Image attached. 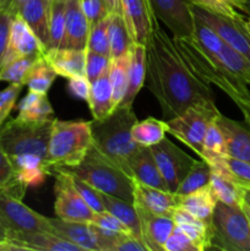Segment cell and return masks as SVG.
<instances>
[{
    "label": "cell",
    "mask_w": 250,
    "mask_h": 251,
    "mask_svg": "<svg viewBox=\"0 0 250 251\" xmlns=\"http://www.w3.org/2000/svg\"><path fill=\"white\" fill-rule=\"evenodd\" d=\"M147 87L169 120L190 107L217 108L211 85L194 75L175 47L173 37L154 25L146 44Z\"/></svg>",
    "instance_id": "obj_1"
},
{
    "label": "cell",
    "mask_w": 250,
    "mask_h": 251,
    "mask_svg": "<svg viewBox=\"0 0 250 251\" xmlns=\"http://www.w3.org/2000/svg\"><path fill=\"white\" fill-rule=\"evenodd\" d=\"M184 63L203 82L217 86L222 90L244 115L245 123L250 126V88L247 83L233 76L225 70L215 56L210 55L201 48L194 37L191 38H175L173 37Z\"/></svg>",
    "instance_id": "obj_2"
},
{
    "label": "cell",
    "mask_w": 250,
    "mask_h": 251,
    "mask_svg": "<svg viewBox=\"0 0 250 251\" xmlns=\"http://www.w3.org/2000/svg\"><path fill=\"white\" fill-rule=\"evenodd\" d=\"M137 122L132 105H119L102 120H92L93 147L130 176V163L141 146L131 137Z\"/></svg>",
    "instance_id": "obj_3"
},
{
    "label": "cell",
    "mask_w": 250,
    "mask_h": 251,
    "mask_svg": "<svg viewBox=\"0 0 250 251\" xmlns=\"http://www.w3.org/2000/svg\"><path fill=\"white\" fill-rule=\"evenodd\" d=\"M93 146L92 120L54 119L49 137L47 164L54 168L75 167Z\"/></svg>",
    "instance_id": "obj_4"
},
{
    "label": "cell",
    "mask_w": 250,
    "mask_h": 251,
    "mask_svg": "<svg viewBox=\"0 0 250 251\" xmlns=\"http://www.w3.org/2000/svg\"><path fill=\"white\" fill-rule=\"evenodd\" d=\"M60 169L78 176L100 193L134 202L132 178L93 146L80 164Z\"/></svg>",
    "instance_id": "obj_5"
},
{
    "label": "cell",
    "mask_w": 250,
    "mask_h": 251,
    "mask_svg": "<svg viewBox=\"0 0 250 251\" xmlns=\"http://www.w3.org/2000/svg\"><path fill=\"white\" fill-rule=\"evenodd\" d=\"M212 248L225 251H250V223L240 206L217 201L211 218Z\"/></svg>",
    "instance_id": "obj_6"
},
{
    "label": "cell",
    "mask_w": 250,
    "mask_h": 251,
    "mask_svg": "<svg viewBox=\"0 0 250 251\" xmlns=\"http://www.w3.org/2000/svg\"><path fill=\"white\" fill-rule=\"evenodd\" d=\"M51 124L53 122L26 123L16 118L5 122L0 127V147L9 157L32 153L43 158L47 163Z\"/></svg>",
    "instance_id": "obj_7"
},
{
    "label": "cell",
    "mask_w": 250,
    "mask_h": 251,
    "mask_svg": "<svg viewBox=\"0 0 250 251\" xmlns=\"http://www.w3.org/2000/svg\"><path fill=\"white\" fill-rule=\"evenodd\" d=\"M220 113L218 108L190 107L181 114L166 120L168 125V134L185 144L201 158L202 144L207 127Z\"/></svg>",
    "instance_id": "obj_8"
},
{
    "label": "cell",
    "mask_w": 250,
    "mask_h": 251,
    "mask_svg": "<svg viewBox=\"0 0 250 251\" xmlns=\"http://www.w3.org/2000/svg\"><path fill=\"white\" fill-rule=\"evenodd\" d=\"M24 199L7 189H0V220L9 233H53L49 217L42 216L22 202Z\"/></svg>",
    "instance_id": "obj_9"
},
{
    "label": "cell",
    "mask_w": 250,
    "mask_h": 251,
    "mask_svg": "<svg viewBox=\"0 0 250 251\" xmlns=\"http://www.w3.org/2000/svg\"><path fill=\"white\" fill-rule=\"evenodd\" d=\"M53 171L55 172L54 211L56 217L70 222H92L96 212H93L92 208L76 190L70 174L60 168H55Z\"/></svg>",
    "instance_id": "obj_10"
},
{
    "label": "cell",
    "mask_w": 250,
    "mask_h": 251,
    "mask_svg": "<svg viewBox=\"0 0 250 251\" xmlns=\"http://www.w3.org/2000/svg\"><path fill=\"white\" fill-rule=\"evenodd\" d=\"M150 150L161 172V176H163L168 186V190L175 194L176 189L196 159L185 153L180 147L176 146L167 137L154 146L150 147Z\"/></svg>",
    "instance_id": "obj_11"
},
{
    "label": "cell",
    "mask_w": 250,
    "mask_h": 251,
    "mask_svg": "<svg viewBox=\"0 0 250 251\" xmlns=\"http://www.w3.org/2000/svg\"><path fill=\"white\" fill-rule=\"evenodd\" d=\"M154 19L175 38L194 37L195 19L188 0H149Z\"/></svg>",
    "instance_id": "obj_12"
},
{
    "label": "cell",
    "mask_w": 250,
    "mask_h": 251,
    "mask_svg": "<svg viewBox=\"0 0 250 251\" xmlns=\"http://www.w3.org/2000/svg\"><path fill=\"white\" fill-rule=\"evenodd\" d=\"M191 12L195 17L210 26L230 48L244 56L250 63V34L244 26L245 20L228 19L213 12L191 5Z\"/></svg>",
    "instance_id": "obj_13"
},
{
    "label": "cell",
    "mask_w": 250,
    "mask_h": 251,
    "mask_svg": "<svg viewBox=\"0 0 250 251\" xmlns=\"http://www.w3.org/2000/svg\"><path fill=\"white\" fill-rule=\"evenodd\" d=\"M46 51L47 48L34 34L27 22L22 19L21 15L17 14L16 16H14L10 27L9 46L2 66L19 58H26V56L41 58L44 56Z\"/></svg>",
    "instance_id": "obj_14"
},
{
    "label": "cell",
    "mask_w": 250,
    "mask_h": 251,
    "mask_svg": "<svg viewBox=\"0 0 250 251\" xmlns=\"http://www.w3.org/2000/svg\"><path fill=\"white\" fill-rule=\"evenodd\" d=\"M122 15L134 43L146 46L157 20L149 0H122Z\"/></svg>",
    "instance_id": "obj_15"
},
{
    "label": "cell",
    "mask_w": 250,
    "mask_h": 251,
    "mask_svg": "<svg viewBox=\"0 0 250 251\" xmlns=\"http://www.w3.org/2000/svg\"><path fill=\"white\" fill-rule=\"evenodd\" d=\"M134 205L149 212L161 216H172V211L179 206V196L171 191L152 188L132 179Z\"/></svg>",
    "instance_id": "obj_16"
},
{
    "label": "cell",
    "mask_w": 250,
    "mask_h": 251,
    "mask_svg": "<svg viewBox=\"0 0 250 251\" xmlns=\"http://www.w3.org/2000/svg\"><path fill=\"white\" fill-rule=\"evenodd\" d=\"M135 208L141 222L142 242L147 249L149 251H164V243L176 226L173 218L171 216L154 215L137 206Z\"/></svg>",
    "instance_id": "obj_17"
},
{
    "label": "cell",
    "mask_w": 250,
    "mask_h": 251,
    "mask_svg": "<svg viewBox=\"0 0 250 251\" xmlns=\"http://www.w3.org/2000/svg\"><path fill=\"white\" fill-rule=\"evenodd\" d=\"M91 24L85 16L81 0L65 2V33L60 48L86 49Z\"/></svg>",
    "instance_id": "obj_18"
},
{
    "label": "cell",
    "mask_w": 250,
    "mask_h": 251,
    "mask_svg": "<svg viewBox=\"0 0 250 251\" xmlns=\"http://www.w3.org/2000/svg\"><path fill=\"white\" fill-rule=\"evenodd\" d=\"M216 124L225 137L228 156L250 163V126L218 113Z\"/></svg>",
    "instance_id": "obj_19"
},
{
    "label": "cell",
    "mask_w": 250,
    "mask_h": 251,
    "mask_svg": "<svg viewBox=\"0 0 250 251\" xmlns=\"http://www.w3.org/2000/svg\"><path fill=\"white\" fill-rule=\"evenodd\" d=\"M9 243L19 250L82 251L77 245L49 232L9 233Z\"/></svg>",
    "instance_id": "obj_20"
},
{
    "label": "cell",
    "mask_w": 250,
    "mask_h": 251,
    "mask_svg": "<svg viewBox=\"0 0 250 251\" xmlns=\"http://www.w3.org/2000/svg\"><path fill=\"white\" fill-rule=\"evenodd\" d=\"M44 59L54 69L56 75L70 78L86 75V49H48Z\"/></svg>",
    "instance_id": "obj_21"
},
{
    "label": "cell",
    "mask_w": 250,
    "mask_h": 251,
    "mask_svg": "<svg viewBox=\"0 0 250 251\" xmlns=\"http://www.w3.org/2000/svg\"><path fill=\"white\" fill-rule=\"evenodd\" d=\"M172 218L175 225L185 233L199 251L212 249V233L211 222H203L186 210L176 206L172 211Z\"/></svg>",
    "instance_id": "obj_22"
},
{
    "label": "cell",
    "mask_w": 250,
    "mask_h": 251,
    "mask_svg": "<svg viewBox=\"0 0 250 251\" xmlns=\"http://www.w3.org/2000/svg\"><path fill=\"white\" fill-rule=\"evenodd\" d=\"M10 158L16 172L17 181L27 189L42 185L47 176L53 172L46 161L37 154H19Z\"/></svg>",
    "instance_id": "obj_23"
},
{
    "label": "cell",
    "mask_w": 250,
    "mask_h": 251,
    "mask_svg": "<svg viewBox=\"0 0 250 251\" xmlns=\"http://www.w3.org/2000/svg\"><path fill=\"white\" fill-rule=\"evenodd\" d=\"M53 233L73 244L77 245L82 251H100L93 235L91 223L70 222L60 218L49 217Z\"/></svg>",
    "instance_id": "obj_24"
},
{
    "label": "cell",
    "mask_w": 250,
    "mask_h": 251,
    "mask_svg": "<svg viewBox=\"0 0 250 251\" xmlns=\"http://www.w3.org/2000/svg\"><path fill=\"white\" fill-rule=\"evenodd\" d=\"M130 176L145 185L169 191L150 147H141L130 163Z\"/></svg>",
    "instance_id": "obj_25"
},
{
    "label": "cell",
    "mask_w": 250,
    "mask_h": 251,
    "mask_svg": "<svg viewBox=\"0 0 250 251\" xmlns=\"http://www.w3.org/2000/svg\"><path fill=\"white\" fill-rule=\"evenodd\" d=\"M50 7L51 2L48 0H27L19 12L47 49L49 44Z\"/></svg>",
    "instance_id": "obj_26"
},
{
    "label": "cell",
    "mask_w": 250,
    "mask_h": 251,
    "mask_svg": "<svg viewBox=\"0 0 250 251\" xmlns=\"http://www.w3.org/2000/svg\"><path fill=\"white\" fill-rule=\"evenodd\" d=\"M146 46L140 43L132 44L130 49L129 76H127V88L125 97L120 105H132L136 96L144 87L146 81Z\"/></svg>",
    "instance_id": "obj_27"
},
{
    "label": "cell",
    "mask_w": 250,
    "mask_h": 251,
    "mask_svg": "<svg viewBox=\"0 0 250 251\" xmlns=\"http://www.w3.org/2000/svg\"><path fill=\"white\" fill-rule=\"evenodd\" d=\"M16 119L26 123H42L53 122L55 119L54 109L50 104L48 96L28 91L26 96L17 104Z\"/></svg>",
    "instance_id": "obj_28"
},
{
    "label": "cell",
    "mask_w": 250,
    "mask_h": 251,
    "mask_svg": "<svg viewBox=\"0 0 250 251\" xmlns=\"http://www.w3.org/2000/svg\"><path fill=\"white\" fill-rule=\"evenodd\" d=\"M87 103L93 120L104 119L115 109L113 104V92L108 73L91 82L90 97Z\"/></svg>",
    "instance_id": "obj_29"
},
{
    "label": "cell",
    "mask_w": 250,
    "mask_h": 251,
    "mask_svg": "<svg viewBox=\"0 0 250 251\" xmlns=\"http://www.w3.org/2000/svg\"><path fill=\"white\" fill-rule=\"evenodd\" d=\"M228 158V149L225 137L216 122L210 123L203 137L202 156L201 159L207 162L211 169H217L225 166Z\"/></svg>",
    "instance_id": "obj_30"
},
{
    "label": "cell",
    "mask_w": 250,
    "mask_h": 251,
    "mask_svg": "<svg viewBox=\"0 0 250 251\" xmlns=\"http://www.w3.org/2000/svg\"><path fill=\"white\" fill-rule=\"evenodd\" d=\"M216 203H217V199H216L210 184L188 194V195L179 196V206L181 208L207 223L211 222Z\"/></svg>",
    "instance_id": "obj_31"
},
{
    "label": "cell",
    "mask_w": 250,
    "mask_h": 251,
    "mask_svg": "<svg viewBox=\"0 0 250 251\" xmlns=\"http://www.w3.org/2000/svg\"><path fill=\"white\" fill-rule=\"evenodd\" d=\"M100 199L104 205L105 210L114 215L118 220L122 221L127 228H129L130 233L137 239L142 240V233H141V222H140L139 215L135 208L134 203L127 202V201L123 200V199L115 198V196L108 195V194L100 193Z\"/></svg>",
    "instance_id": "obj_32"
},
{
    "label": "cell",
    "mask_w": 250,
    "mask_h": 251,
    "mask_svg": "<svg viewBox=\"0 0 250 251\" xmlns=\"http://www.w3.org/2000/svg\"><path fill=\"white\" fill-rule=\"evenodd\" d=\"M168 132V125L166 120L157 118H146L137 120L131 127V137L139 146L152 147L161 142Z\"/></svg>",
    "instance_id": "obj_33"
},
{
    "label": "cell",
    "mask_w": 250,
    "mask_h": 251,
    "mask_svg": "<svg viewBox=\"0 0 250 251\" xmlns=\"http://www.w3.org/2000/svg\"><path fill=\"white\" fill-rule=\"evenodd\" d=\"M189 4L196 7L242 21L250 16V6L245 0H188Z\"/></svg>",
    "instance_id": "obj_34"
},
{
    "label": "cell",
    "mask_w": 250,
    "mask_h": 251,
    "mask_svg": "<svg viewBox=\"0 0 250 251\" xmlns=\"http://www.w3.org/2000/svg\"><path fill=\"white\" fill-rule=\"evenodd\" d=\"M108 36H109L110 59L119 58V56L127 54L134 44L124 17L119 12L110 14Z\"/></svg>",
    "instance_id": "obj_35"
},
{
    "label": "cell",
    "mask_w": 250,
    "mask_h": 251,
    "mask_svg": "<svg viewBox=\"0 0 250 251\" xmlns=\"http://www.w3.org/2000/svg\"><path fill=\"white\" fill-rule=\"evenodd\" d=\"M210 186L217 201L229 206H240L243 203L244 188H242L232 176L211 171Z\"/></svg>",
    "instance_id": "obj_36"
},
{
    "label": "cell",
    "mask_w": 250,
    "mask_h": 251,
    "mask_svg": "<svg viewBox=\"0 0 250 251\" xmlns=\"http://www.w3.org/2000/svg\"><path fill=\"white\" fill-rule=\"evenodd\" d=\"M130 51L119 58L110 59V65L108 75H109L110 86L113 92V104L114 108L119 107L123 102L127 88V76H129Z\"/></svg>",
    "instance_id": "obj_37"
},
{
    "label": "cell",
    "mask_w": 250,
    "mask_h": 251,
    "mask_svg": "<svg viewBox=\"0 0 250 251\" xmlns=\"http://www.w3.org/2000/svg\"><path fill=\"white\" fill-rule=\"evenodd\" d=\"M56 76L58 75L54 71V69L49 65L44 56H42L33 64V66L29 70L25 86H27L28 91H32V92L47 95L53 82L55 81Z\"/></svg>",
    "instance_id": "obj_38"
},
{
    "label": "cell",
    "mask_w": 250,
    "mask_h": 251,
    "mask_svg": "<svg viewBox=\"0 0 250 251\" xmlns=\"http://www.w3.org/2000/svg\"><path fill=\"white\" fill-rule=\"evenodd\" d=\"M210 176H211V167L208 166L207 162L203 159L201 161H196L188 172L185 178L180 183V185L176 189L175 194L178 196L188 195V194L193 193V191L198 190V189L202 188L210 184Z\"/></svg>",
    "instance_id": "obj_39"
},
{
    "label": "cell",
    "mask_w": 250,
    "mask_h": 251,
    "mask_svg": "<svg viewBox=\"0 0 250 251\" xmlns=\"http://www.w3.org/2000/svg\"><path fill=\"white\" fill-rule=\"evenodd\" d=\"M38 59L39 58H34V56H26V58H19L10 61L0 70V81L9 83H20V85L25 86L29 70Z\"/></svg>",
    "instance_id": "obj_40"
},
{
    "label": "cell",
    "mask_w": 250,
    "mask_h": 251,
    "mask_svg": "<svg viewBox=\"0 0 250 251\" xmlns=\"http://www.w3.org/2000/svg\"><path fill=\"white\" fill-rule=\"evenodd\" d=\"M64 33H65V2L54 0L50 7L48 49L60 48Z\"/></svg>",
    "instance_id": "obj_41"
},
{
    "label": "cell",
    "mask_w": 250,
    "mask_h": 251,
    "mask_svg": "<svg viewBox=\"0 0 250 251\" xmlns=\"http://www.w3.org/2000/svg\"><path fill=\"white\" fill-rule=\"evenodd\" d=\"M109 20L110 14L91 26L86 49L91 51H97V53L104 54V55H108L110 58L109 36H108Z\"/></svg>",
    "instance_id": "obj_42"
},
{
    "label": "cell",
    "mask_w": 250,
    "mask_h": 251,
    "mask_svg": "<svg viewBox=\"0 0 250 251\" xmlns=\"http://www.w3.org/2000/svg\"><path fill=\"white\" fill-rule=\"evenodd\" d=\"M0 189H7L10 193L24 199L27 188L17 181L16 172L11 158L0 147Z\"/></svg>",
    "instance_id": "obj_43"
},
{
    "label": "cell",
    "mask_w": 250,
    "mask_h": 251,
    "mask_svg": "<svg viewBox=\"0 0 250 251\" xmlns=\"http://www.w3.org/2000/svg\"><path fill=\"white\" fill-rule=\"evenodd\" d=\"M91 228H92L93 235H95L96 243H97L100 251H118V248L122 244L123 240L127 235H131L129 233H119L104 229V228L92 225V223H91Z\"/></svg>",
    "instance_id": "obj_44"
},
{
    "label": "cell",
    "mask_w": 250,
    "mask_h": 251,
    "mask_svg": "<svg viewBox=\"0 0 250 251\" xmlns=\"http://www.w3.org/2000/svg\"><path fill=\"white\" fill-rule=\"evenodd\" d=\"M110 58L104 54L86 49V77L93 82L109 71Z\"/></svg>",
    "instance_id": "obj_45"
},
{
    "label": "cell",
    "mask_w": 250,
    "mask_h": 251,
    "mask_svg": "<svg viewBox=\"0 0 250 251\" xmlns=\"http://www.w3.org/2000/svg\"><path fill=\"white\" fill-rule=\"evenodd\" d=\"M69 174L71 176L73 184H74V186L76 188V190L80 193V195L82 196L83 200L87 202V205L92 208L93 212L98 213V212H103V211H105L104 205H103V202H102V199H100V191H98L97 189L93 188L92 185H90L88 183H86L85 180H82V179L78 178V176H74V174H71V173H69Z\"/></svg>",
    "instance_id": "obj_46"
},
{
    "label": "cell",
    "mask_w": 250,
    "mask_h": 251,
    "mask_svg": "<svg viewBox=\"0 0 250 251\" xmlns=\"http://www.w3.org/2000/svg\"><path fill=\"white\" fill-rule=\"evenodd\" d=\"M24 85L10 83L4 90H0V127L4 125L10 113L16 107L17 98L21 93Z\"/></svg>",
    "instance_id": "obj_47"
},
{
    "label": "cell",
    "mask_w": 250,
    "mask_h": 251,
    "mask_svg": "<svg viewBox=\"0 0 250 251\" xmlns=\"http://www.w3.org/2000/svg\"><path fill=\"white\" fill-rule=\"evenodd\" d=\"M227 166L232 178L242 188H250V163L228 156Z\"/></svg>",
    "instance_id": "obj_48"
},
{
    "label": "cell",
    "mask_w": 250,
    "mask_h": 251,
    "mask_svg": "<svg viewBox=\"0 0 250 251\" xmlns=\"http://www.w3.org/2000/svg\"><path fill=\"white\" fill-rule=\"evenodd\" d=\"M164 251H199L188 235L175 226L173 232L164 243Z\"/></svg>",
    "instance_id": "obj_49"
},
{
    "label": "cell",
    "mask_w": 250,
    "mask_h": 251,
    "mask_svg": "<svg viewBox=\"0 0 250 251\" xmlns=\"http://www.w3.org/2000/svg\"><path fill=\"white\" fill-rule=\"evenodd\" d=\"M92 225L98 226L100 228H104V229L113 230V232H119V233H129L131 234L129 230V228L124 225L120 220H118L114 215H112L110 212H108L107 210L103 211V212L95 213L92 220ZM132 235V234H131Z\"/></svg>",
    "instance_id": "obj_50"
},
{
    "label": "cell",
    "mask_w": 250,
    "mask_h": 251,
    "mask_svg": "<svg viewBox=\"0 0 250 251\" xmlns=\"http://www.w3.org/2000/svg\"><path fill=\"white\" fill-rule=\"evenodd\" d=\"M12 19H14V15L7 12L6 10L0 9V70L4 64L7 46H9L10 27H11Z\"/></svg>",
    "instance_id": "obj_51"
},
{
    "label": "cell",
    "mask_w": 250,
    "mask_h": 251,
    "mask_svg": "<svg viewBox=\"0 0 250 251\" xmlns=\"http://www.w3.org/2000/svg\"><path fill=\"white\" fill-rule=\"evenodd\" d=\"M81 5L91 26L110 14L103 0H81Z\"/></svg>",
    "instance_id": "obj_52"
},
{
    "label": "cell",
    "mask_w": 250,
    "mask_h": 251,
    "mask_svg": "<svg viewBox=\"0 0 250 251\" xmlns=\"http://www.w3.org/2000/svg\"><path fill=\"white\" fill-rule=\"evenodd\" d=\"M68 92L73 97L78 98L87 102L90 97L91 91V82L86 75L83 76H75V77L68 78Z\"/></svg>",
    "instance_id": "obj_53"
},
{
    "label": "cell",
    "mask_w": 250,
    "mask_h": 251,
    "mask_svg": "<svg viewBox=\"0 0 250 251\" xmlns=\"http://www.w3.org/2000/svg\"><path fill=\"white\" fill-rule=\"evenodd\" d=\"M26 1L27 0H1V2H0V9L6 10L7 12L16 16Z\"/></svg>",
    "instance_id": "obj_54"
},
{
    "label": "cell",
    "mask_w": 250,
    "mask_h": 251,
    "mask_svg": "<svg viewBox=\"0 0 250 251\" xmlns=\"http://www.w3.org/2000/svg\"><path fill=\"white\" fill-rule=\"evenodd\" d=\"M110 14L119 12L122 14V0H103Z\"/></svg>",
    "instance_id": "obj_55"
},
{
    "label": "cell",
    "mask_w": 250,
    "mask_h": 251,
    "mask_svg": "<svg viewBox=\"0 0 250 251\" xmlns=\"http://www.w3.org/2000/svg\"><path fill=\"white\" fill-rule=\"evenodd\" d=\"M0 242L9 243V232H7L6 227L2 225L1 220H0Z\"/></svg>",
    "instance_id": "obj_56"
},
{
    "label": "cell",
    "mask_w": 250,
    "mask_h": 251,
    "mask_svg": "<svg viewBox=\"0 0 250 251\" xmlns=\"http://www.w3.org/2000/svg\"><path fill=\"white\" fill-rule=\"evenodd\" d=\"M16 250H19V248L15 247V245L10 244V243L0 242V251H16Z\"/></svg>",
    "instance_id": "obj_57"
},
{
    "label": "cell",
    "mask_w": 250,
    "mask_h": 251,
    "mask_svg": "<svg viewBox=\"0 0 250 251\" xmlns=\"http://www.w3.org/2000/svg\"><path fill=\"white\" fill-rule=\"evenodd\" d=\"M243 203L250 207V188H245L243 193Z\"/></svg>",
    "instance_id": "obj_58"
},
{
    "label": "cell",
    "mask_w": 250,
    "mask_h": 251,
    "mask_svg": "<svg viewBox=\"0 0 250 251\" xmlns=\"http://www.w3.org/2000/svg\"><path fill=\"white\" fill-rule=\"evenodd\" d=\"M242 208H243V211H244L245 216H247L248 221H249V223H250V207L249 206L245 205V203H242Z\"/></svg>",
    "instance_id": "obj_59"
},
{
    "label": "cell",
    "mask_w": 250,
    "mask_h": 251,
    "mask_svg": "<svg viewBox=\"0 0 250 251\" xmlns=\"http://www.w3.org/2000/svg\"><path fill=\"white\" fill-rule=\"evenodd\" d=\"M244 26H245V28H247L248 33L250 34V16H248L247 19H245V21H244Z\"/></svg>",
    "instance_id": "obj_60"
},
{
    "label": "cell",
    "mask_w": 250,
    "mask_h": 251,
    "mask_svg": "<svg viewBox=\"0 0 250 251\" xmlns=\"http://www.w3.org/2000/svg\"><path fill=\"white\" fill-rule=\"evenodd\" d=\"M245 1H247L248 5H249V6H250V0H245Z\"/></svg>",
    "instance_id": "obj_61"
},
{
    "label": "cell",
    "mask_w": 250,
    "mask_h": 251,
    "mask_svg": "<svg viewBox=\"0 0 250 251\" xmlns=\"http://www.w3.org/2000/svg\"><path fill=\"white\" fill-rule=\"evenodd\" d=\"M59 1H63V2H66V1H68V0H59Z\"/></svg>",
    "instance_id": "obj_62"
},
{
    "label": "cell",
    "mask_w": 250,
    "mask_h": 251,
    "mask_svg": "<svg viewBox=\"0 0 250 251\" xmlns=\"http://www.w3.org/2000/svg\"><path fill=\"white\" fill-rule=\"evenodd\" d=\"M48 1H50V2H53V1H54V0H48Z\"/></svg>",
    "instance_id": "obj_63"
},
{
    "label": "cell",
    "mask_w": 250,
    "mask_h": 251,
    "mask_svg": "<svg viewBox=\"0 0 250 251\" xmlns=\"http://www.w3.org/2000/svg\"><path fill=\"white\" fill-rule=\"evenodd\" d=\"M0 2H1V0H0Z\"/></svg>",
    "instance_id": "obj_64"
}]
</instances>
